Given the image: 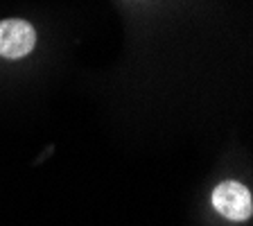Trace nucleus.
<instances>
[{
	"label": "nucleus",
	"mask_w": 253,
	"mask_h": 226,
	"mask_svg": "<svg viewBox=\"0 0 253 226\" xmlns=\"http://www.w3.org/2000/svg\"><path fill=\"white\" fill-rule=\"evenodd\" d=\"M212 206L219 215L233 222H244L253 215V199L240 181H224L212 192Z\"/></svg>",
	"instance_id": "f257e3e1"
},
{
	"label": "nucleus",
	"mask_w": 253,
	"mask_h": 226,
	"mask_svg": "<svg viewBox=\"0 0 253 226\" xmlns=\"http://www.w3.org/2000/svg\"><path fill=\"white\" fill-rule=\"evenodd\" d=\"M37 45V30L23 18L0 21V57L21 59Z\"/></svg>",
	"instance_id": "f03ea898"
}]
</instances>
